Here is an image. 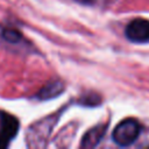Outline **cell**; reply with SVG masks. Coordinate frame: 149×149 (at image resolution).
Returning <instances> with one entry per match:
<instances>
[{
  "label": "cell",
  "mask_w": 149,
  "mask_h": 149,
  "mask_svg": "<svg viewBox=\"0 0 149 149\" xmlns=\"http://www.w3.org/2000/svg\"><path fill=\"white\" fill-rule=\"evenodd\" d=\"M106 128H107V125H99V126L90 129L88 132H86V134L83 136L80 147L81 148H94V147H97L98 143L104 137V135L106 133Z\"/></svg>",
  "instance_id": "obj_4"
},
{
  "label": "cell",
  "mask_w": 149,
  "mask_h": 149,
  "mask_svg": "<svg viewBox=\"0 0 149 149\" xmlns=\"http://www.w3.org/2000/svg\"><path fill=\"white\" fill-rule=\"evenodd\" d=\"M125 35L127 40L134 43L149 42V20L141 17L132 20L126 26Z\"/></svg>",
  "instance_id": "obj_2"
},
{
  "label": "cell",
  "mask_w": 149,
  "mask_h": 149,
  "mask_svg": "<svg viewBox=\"0 0 149 149\" xmlns=\"http://www.w3.org/2000/svg\"><path fill=\"white\" fill-rule=\"evenodd\" d=\"M141 132L140 123L134 119L122 120L113 130L112 139L120 147H128L134 143Z\"/></svg>",
  "instance_id": "obj_1"
},
{
  "label": "cell",
  "mask_w": 149,
  "mask_h": 149,
  "mask_svg": "<svg viewBox=\"0 0 149 149\" xmlns=\"http://www.w3.org/2000/svg\"><path fill=\"white\" fill-rule=\"evenodd\" d=\"M64 91V84L61 80H52L44 85L37 93V98L40 100H49L57 95H59Z\"/></svg>",
  "instance_id": "obj_5"
},
{
  "label": "cell",
  "mask_w": 149,
  "mask_h": 149,
  "mask_svg": "<svg viewBox=\"0 0 149 149\" xmlns=\"http://www.w3.org/2000/svg\"><path fill=\"white\" fill-rule=\"evenodd\" d=\"M2 37L9 43H17L19 41L22 40V35L16 29H10V28H5L2 30Z\"/></svg>",
  "instance_id": "obj_6"
},
{
  "label": "cell",
  "mask_w": 149,
  "mask_h": 149,
  "mask_svg": "<svg viewBox=\"0 0 149 149\" xmlns=\"http://www.w3.org/2000/svg\"><path fill=\"white\" fill-rule=\"evenodd\" d=\"M19 130V121L13 115L1 112L0 113V148L9 144Z\"/></svg>",
  "instance_id": "obj_3"
}]
</instances>
